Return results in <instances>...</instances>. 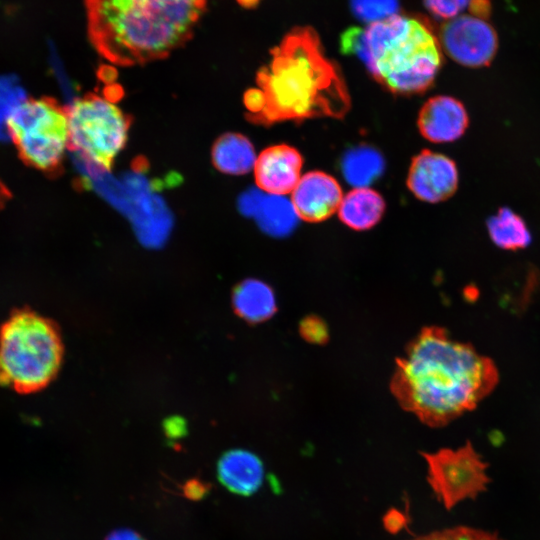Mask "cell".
Instances as JSON below:
<instances>
[{"label":"cell","instance_id":"obj_12","mask_svg":"<svg viewBox=\"0 0 540 540\" xmlns=\"http://www.w3.org/2000/svg\"><path fill=\"white\" fill-rule=\"evenodd\" d=\"M303 158L286 144L274 145L263 150L254 166L255 182L262 191L284 196L292 193L300 180Z\"/></svg>","mask_w":540,"mask_h":540},{"label":"cell","instance_id":"obj_26","mask_svg":"<svg viewBox=\"0 0 540 540\" xmlns=\"http://www.w3.org/2000/svg\"><path fill=\"white\" fill-rule=\"evenodd\" d=\"M183 494L190 500L203 499L211 489L208 483H205L197 478L188 480L182 487Z\"/></svg>","mask_w":540,"mask_h":540},{"label":"cell","instance_id":"obj_18","mask_svg":"<svg viewBox=\"0 0 540 540\" xmlns=\"http://www.w3.org/2000/svg\"><path fill=\"white\" fill-rule=\"evenodd\" d=\"M384 164L378 150L360 145L345 153L341 161V170L350 185L360 188L376 181L383 173Z\"/></svg>","mask_w":540,"mask_h":540},{"label":"cell","instance_id":"obj_16","mask_svg":"<svg viewBox=\"0 0 540 540\" xmlns=\"http://www.w3.org/2000/svg\"><path fill=\"white\" fill-rule=\"evenodd\" d=\"M256 160L252 143L239 133L223 134L212 148L213 165L226 174H246L254 169Z\"/></svg>","mask_w":540,"mask_h":540},{"label":"cell","instance_id":"obj_20","mask_svg":"<svg viewBox=\"0 0 540 540\" xmlns=\"http://www.w3.org/2000/svg\"><path fill=\"white\" fill-rule=\"evenodd\" d=\"M262 230L272 236H286L298 222L295 208L286 197L280 195L263 196L254 213Z\"/></svg>","mask_w":540,"mask_h":540},{"label":"cell","instance_id":"obj_2","mask_svg":"<svg viewBox=\"0 0 540 540\" xmlns=\"http://www.w3.org/2000/svg\"><path fill=\"white\" fill-rule=\"evenodd\" d=\"M270 62L244 94L247 119L270 126L284 121L330 117L341 119L351 107L338 65L324 53L311 27H297L271 50Z\"/></svg>","mask_w":540,"mask_h":540},{"label":"cell","instance_id":"obj_4","mask_svg":"<svg viewBox=\"0 0 540 540\" xmlns=\"http://www.w3.org/2000/svg\"><path fill=\"white\" fill-rule=\"evenodd\" d=\"M341 49L354 54L389 91L419 94L429 89L442 66V48L429 23L396 14L341 35Z\"/></svg>","mask_w":540,"mask_h":540},{"label":"cell","instance_id":"obj_10","mask_svg":"<svg viewBox=\"0 0 540 540\" xmlns=\"http://www.w3.org/2000/svg\"><path fill=\"white\" fill-rule=\"evenodd\" d=\"M458 181V169L452 159L425 149L412 159L407 186L418 199L438 203L454 195Z\"/></svg>","mask_w":540,"mask_h":540},{"label":"cell","instance_id":"obj_23","mask_svg":"<svg viewBox=\"0 0 540 540\" xmlns=\"http://www.w3.org/2000/svg\"><path fill=\"white\" fill-rule=\"evenodd\" d=\"M412 540H502L496 534L466 526L435 531Z\"/></svg>","mask_w":540,"mask_h":540},{"label":"cell","instance_id":"obj_11","mask_svg":"<svg viewBox=\"0 0 540 540\" xmlns=\"http://www.w3.org/2000/svg\"><path fill=\"white\" fill-rule=\"evenodd\" d=\"M342 189L337 180L321 171L303 175L292 191L291 202L298 217L317 223L328 219L340 207Z\"/></svg>","mask_w":540,"mask_h":540},{"label":"cell","instance_id":"obj_25","mask_svg":"<svg viewBox=\"0 0 540 540\" xmlns=\"http://www.w3.org/2000/svg\"><path fill=\"white\" fill-rule=\"evenodd\" d=\"M301 333L303 336L314 342L323 341L326 336L324 324L316 318H307L301 324Z\"/></svg>","mask_w":540,"mask_h":540},{"label":"cell","instance_id":"obj_15","mask_svg":"<svg viewBox=\"0 0 540 540\" xmlns=\"http://www.w3.org/2000/svg\"><path fill=\"white\" fill-rule=\"evenodd\" d=\"M385 202L382 196L368 187L354 188L343 196L338 215L354 230H367L382 218Z\"/></svg>","mask_w":540,"mask_h":540},{"label":"cell","instance_id":"obj_21","mask_svg":"<svg viewBox=\"0 0 540 540\" xmlns=\"http://www.w3.org/2000/svg\"><path fill=\"white\" fill-rule=\"evenodd\" d=\"M25 100L24 91L16 79L0 75V139L8 138L11 121Z\"/></svg>","mask_w":540,"mask_h":540},{"label":"cell","instance_id":"obj_22","mask_svg":"<svg viewBox=\"0 0 540 540\" xmlns=\"http://www.w3.org/2000/svg\"><path fill=\"white\" fill-rule=\"evenodd\" d=\"M350 8L358 20L372 24L398 14L399 0H350Z\"/></svg>","mask_w":540,"mask_h":540},{"label":"cell","instance_id":"obj_27","mask_svg":"<svg viewBox=\"0 0 540 540\" xmlns=\"http://www.w3.org/2000/svg\"><path fill=\"white\" fill-rule=\"evenodd\" d=\"M468 10L472 16L485 20L491 13V3L489 0H470Z\"/></svg>","mask_w":540,"mask_h":540},{"label":"cell","instance_id":"obj_3","mask_svg":"<svg viewBox=\"0 0 540 540\" xmlns=\"http://www.w3.org/2000/svg\"><path fill=\"white\" fill-rule=\"evenodd\" d=\"M207 0H85L96 51L120 66L165 58L185 44Z\"/></svg>","mask_w":540,"mask_h":540},{"label":"cell","instance_id":"obj_24","mask_svg":"<svg viewBox=\"0 0 540 540\" xmlns=\"http://www.w3.org/2000/svg\"><path fill=\"white\" fill-rule=\"evenodd\" d=\"M423 2L435 18L448 21L468 8L470 0H423Z\"/></svg>","mask_w":540,"mask_h":540},{"label":"cell","instance_id":"obj_29","mask_svg":"<svg viewBox=\"0 0 540 540\" xmlns=\"http://www.w3.org/2000/svg\"><path fill=\"white\" fill-rule=\"evenodd\" d=\"M239 4L244 7H253L259 3L260 0H237Z\"/></svg>","mask_w":540,"mask_h":540},{"label":"cell","instance_id":"obj_6","mask_svg":"<svg viewBox=\"0 0 540 540\" xmlns=\"http://www.w3.org/2000/svg\"><path fill=\"white\" fill-rule=\"evenodd\" d=\"M66 110L69 149L110 171L127 142L130 117L108 97L97 94L76 99Z\"/></svg>","mask_w":540,"mask_h":540},{"label":"cell","instance_id":"obj_19","mask_svg":"<svg viewBox=\"0 0 540 540\" xmlns=\"http://www.w3.org/2000/svg\"><path fill=\"white\" fill-rule=\"evenodd\" d=\"M486 224L490 239L501 249L515 251L531 243V233L524 219L510 208H500Z\"/></svg>","mask_w":540,"mask_h":540},{"label":"cell","instance_id":"obj_14","mask_svg":"<svg viewBox=\"0 0 540 540\" xmlns=\"http://www.w3.org/2000/svg\"><path fill=\"white\" fill-rule=\"evenodd\" d=\"M218 478L231 492L251 495L261 486L264 467L261 460L246 450L225 453L218 462Z\"/></svg>","mask_w":540,"mask_h":540},{"label":"cell","instance_id":"obj_13","mask_svg":"<svg viewBox=\"0 0 540 540\" xmlns=\"http://www.w3.org/2000/svg\"><path fill=\"white\" fill-rule=\"evenodd\" d=\"M417 124L425 139L434 143H448L463 136L469 125V116L461 101L439 95L424 103Z\"/></svg>","mask_w":540,"mask_h":540},{"label":"cell","instance_id":"obj_28","mask_svg":"<svg viewBox=\"0 0 540 540\" xmlns=\"http://www.w3.org/2000/svg\"><path fill=\"white\" fill-rule=\"evenodd\" d=\"M106 540H145L138 533L129 529H119L112 532Z\"/></svg>","mask_w":540,"mask_h":540},{"label":"cell","instance_id":"obj_9","mask_svg":"<svg viewBox=\"0 0 540 540\" xmlns=\"http://www.w3.org/2000/svg\"><path fill=\"white\" fill-rule=\"evenodd\" d=\"M438 39L442 50L452 60L470 68L488 66L498 49L494 28L472 15H459L446 21Z\"/></svg>","mask_w":540,"mask_h":540},{"label":"cell","instance_id":"obj_8","mask_svg":"<svg viewBox=\"0 0 540 540\" xmlns=\"http://www.w3.org/2000/svg\"><path fill=\"white\" fill-rule=\"evenodd\" d=\"M422 455L427 463L428 483L446 509L474 499L490 482L487 464L470 442L457 449L443 448Z\"/></svg>","mask_w":540,"mask_h":540},{"label":"cell","instance_id":"obj_17","mask_svg":"<svg viewBox=\"0 0 540 540\" xmlns=\"http://www.w3.org/2000/svg\"><path fill=\"white\" fill-rule=\"evenodd\" d=\"M236 313L251 323L262 322L276 311L273 290L265 282L248 279L239 284L233 294Z\"/></svg>","mask_w":540,"mask_h":540},{"label":"cell","instance_id":"obj_5","mask_svg":"<svg viewBox=\"0 0 540 540\" xmlns=\"http://www.w3.org/2000/svg\"><path fill=\"white\" fill-rule=\"evenodd\" d=\"M63 347L55 326L30 311H19L0 330V383L20 393L45 387L61 364Z\"/></svg>","mask_w":540,"mask_h":540},{"label":"cell","instance_id":"obj_7","mask_svg":"<svg viewBox=\"0 0 540 540\" xmlns=\"http://www.w3.org/2000/svg\"><path fill=\"white\" fill-rule=\"evenodd\" d=\"M8 138L28 164L54 170L69 149L67 110L51 99H26L11 121Z\"/></svg>","mask_w":540,"mask_h":540},{"label":"cell","instance_id":"obj_1","mask_svg":"<svg viewBox=\"0 0 540 540\" xmlns=\"http://www.w3.org/2000/svg\"><path fill=\"white\" fill-rule=\"evenodd\" d=\"M499 381L493 360L438 326H429L396 361L390 389L400 406L430 427L474 410Z\"/></svg>","mask_w":540,"mask_h":540}]
</instances>
